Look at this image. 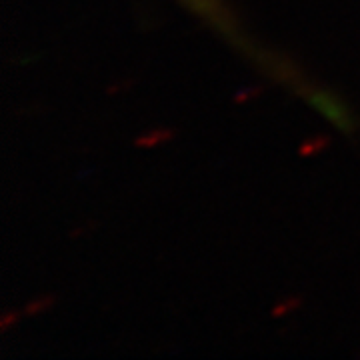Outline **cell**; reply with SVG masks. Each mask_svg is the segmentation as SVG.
Returning a JSON list of instances; mask_svg holds the SVG:
<instances>
[{
  "label": "cell",
  "mask_w": 360,
  "mask_h": 360,
  "mask_svg": "<svg viewBox=\"0 0 360 360\" xmlns=\"http://www.w3.org/2000/svg\"><path fill=\"white\" fill-rule=\"evenodd\" d=\"M188 11H193L198 18H202L206 25H210L219 34L232 42L238 51L248 54V58H252L257 65L264 66L266 70H272L274 77L286 80L288 84H296L298 82V75L296 72H288L276 58L269 56L266 52H262L255 42L248 39L243 30L240 22L234 18L232 11L226 6V2L222 0H180Z\"/></svg>",
  "instance_id": "1"
}]
</instances>
